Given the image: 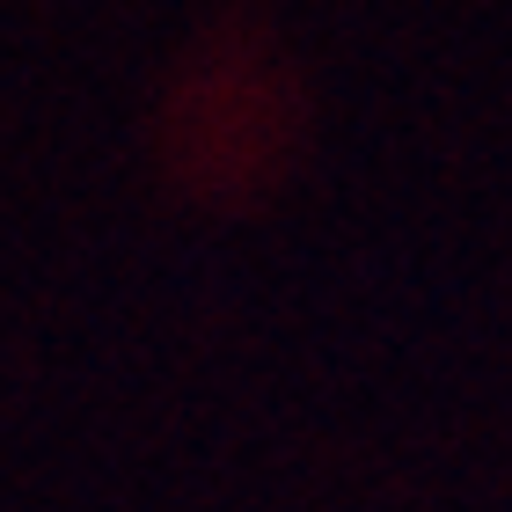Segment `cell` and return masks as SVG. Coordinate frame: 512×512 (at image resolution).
I'll return each instance as SVG.
<instances>
[{
	"instance_id": "1",
	"label": "cell",
	"mask_w": 512,
	"mask_h": 512,
	"mask_svg": "<svg viewBox=\"0 0 512 512\" xmlns=\"http://www.w3.org/2000/svg\"><path fill=\"white\" fill-rule=\"evenodd\" d=\"M169 147L198 191L264 183L271 154L286 147V81L264 74L249 44H235V66H220V52H205L198 74L176 88Z\"/></svg>"
}]
</instances>
